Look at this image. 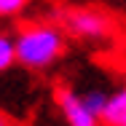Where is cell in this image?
Listing matches in <instances>:
<instances>
[{
	"label": "cell",
	"instance_id": "6da1fadb",
	"mask_svg": "<svg viewBox=\"0 0 126 126\" xmlns=\"http://www.w3.org/2000/svg\"><path fill=\"white\" fill-rule=\"evenodd\" d=\"M62 48V38L56 30L51 27H32L22 32V38L16 40V56L24 62L27 67H43L59 54Z\"/></svg>",
	"mask_w": 126,
	"mask_h": 126
},
{
	"label": "cell",
	"instance_id": "7a4b0ae2",
	"mask_svg": "<svg viewBox=\"0 0 126 126\" xmlns=\"http://www.w3.org/2000/svg\"><path fill=\"white\" fill-rule=\"evenodd\" d=\"M56 97H59V105H62L70 126H97V115L89 113V107L83 105V99H78L70 89H59Z\"/></svg>",
	"mask_w": 126,
	"mask_h": 126
},
{
	"label": "cell",
	"instance_id": "3957f363",
	"mask_svg": "<svg viewBox=\"0 0 126 126\" xmlns=\"http://www.w3.org/2000/svg\"><path fill=\"white\" fill-rule=\"evenodd\" d=\"M67 19V27L78 32V35H102L105 32V16L102 14H94V11H73L64 16Z\"/></svg>",
	"mask_w": 126,
	"mask_h": 126
},
{
	"label": "cell",
	"instance_id": "277c9868",
	"mask_svg": "<svg viewBox=\"0 0 126 126\" xmlns=\"http://www.w3.org/2000/svg\"><path fill=\"white\" fill-rule=\"evenodd\" d=\"M107 126H126V91H118L115 97H110L102 113Z\"/></svg>",
	"mask_w": 126,
	"mask_h": 126
},
{
	"label": "cell",
	"instance_id": "5b68a950",
	"mask_svg": "<svg viewBox=\"0 0 126 126\" xmlns=\"http://www.w3.org/2000/svg\"><path fill=\"white\" fill-rule=\"evenodd\" d=\"M14 56H16V43H11L8 38L0 35V70H5L14 62Z\"/></svg>",
	"mask_w": 126,
	"mask_h": 126
},
{
	"label": "cell",
	"instance_id": "8992f818",
	"mask_svg": "<svg viewBox=\"0 0 126 126\" xmlns=\"http://www.w3.org/2000/svg\"><path fill=\"white\" fill-rule=\"evenodd\" d=\"M83 105L89 107V113H94V115H102L105 113V105H107V97H102V94H89Z\"/></svg>",
	"mask_w": 126,
	"mask_h": 126
},
{
	"label": "cell",
	"instance_id": "52a82bcc",
	"mask_svg": "<svg viewBox=\"0 0 126 126\" xmlns=\"http://www.w3.org/2000/svg\"><path fill=\"white\" fill-rule=\"evenodd\" d=\"M24 3H27V0H0V16H5V14H16Z\"/></svg>",
	"mask_w": 126,
	"mask_h": 126
},
{
	"label": "cell",
	"instance_id": "ba28073f",
	"mask_svg": "<svg viewBox=\"0 0 126 126\" xmlns=\"http://www.w3.org/2000/svg\"><path fill=\"white\" fill-rule=\"evenodd\" d=\"M0 126H5V124H3V121H0Z\"/></svg>",
	"mask_w": 126,
	"mask_h": 126
}]
</instances>
